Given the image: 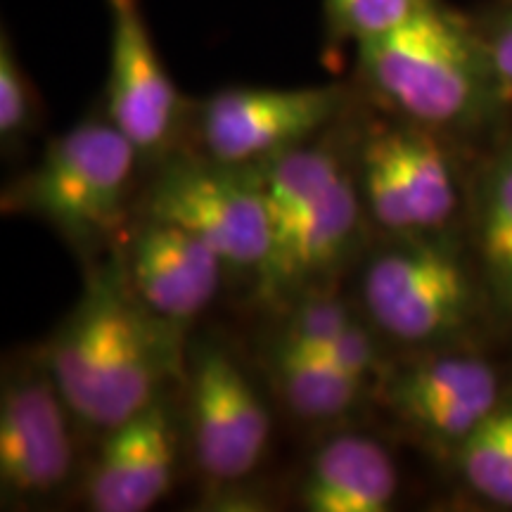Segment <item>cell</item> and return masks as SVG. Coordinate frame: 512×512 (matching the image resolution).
<instances>
[{
	"mask_svg": "<svg viewBox=\"0 0 512 512\" xmlns=\"http://www.w3.org/2000/svg\"><path fill=\"white\" fill-rule=\"evenodd\" d=\"M143 216L188 230L226 268L259 273L271 247L266 207L249 169L209 157L176 159L159 169L145 192Z\"/></svg>",
	"mask_w": 512,
	"mask_h": 512,
	"instance_id": "ba28073f",
	"label": "cell"
},
{
	"mask_svg": "<svg viewBox=\"0 0 512 512\" xmlns=\"http://www.w3.org/2000/svg\"><path fill=\"white\" fill-rule=\"evenodd\" d=\"M328 354L339 368L347 370L366 389H375V384L380 382L384 370L389 368L382 356L380 332L363 318V313L335 339Z\"/></svg>",
	"mask_w": 512,
	"mask_h": 512,
	"instance_id": "7402d4cb",
	"label": "cell"
},
{
	"mask_svg": "<svg viewBox=\"0 0 512 512\" xmlns=\"http://www.w3.org/2000/svg\"><path fill=\"white\" fill-rule=\"evenodd\" d=\"M512 384L470 344L413 351L375 384L382 411L422 448L453 458L463 441L501 406Z\"/></svg>",
	"mask_w": 512,
	"mask_h": 512,
	"instance_id": "8992f818",
	"label": "cell"
},
{
	"mask_svg": "<svg viewBox=\"0 0 512 512\" xmlns=\"http://www.w3.org/2000/svg\"><path fill=\"white\" fill-rule=\"evenodd\" d=\"M38 121H41V98H38L34 81L19 62L8 29H3L0 34V140L5 147L17 145L19 140L36 131Z\"/></svg>",
	"mask_w": 512,
	"mask_h": 512,
	"instance_id": "44dd1931",
	"label": "cell"
},
{
	"mask_svg": "<svg viewBox=\"0 0 512 512\" xmlns=\"http://www.w3.org/2000/svg\"><path fill=\"white\" fill-rule=\"evenodd\" d=\"M174 472V425L159 396L102 434L86 477V505L95 512H145L169 494Z\"/></svg>",
	"mask_w": 512,
	"mask_h": 512,
	"instance_id": "5bb4252c",
	"label": "cell"
},
{
	"mask_svg": "<svg viewBox=\"0 0 512 512\" xmlns=\"http://www.w3.org/2000/svg\"><path fill=\"white\" fill-rule=\"evenodd\" d=\"M439 0H323L328 48L361 46L394 31Z\"/></svg>",
	"mask_w": 512,
	"mask_h": 512,
	"instance_id": "d6986e66",
	"label": "cell"
},
{
	"mask_svg": "<svg viewBox=\"0 0 512 512\" xmlns=\"http://www.w3.org/2000/svg\"><path fill=\"white\" fill-rule=\"evenodd\" d=\"M472 19L512 112V0H494Z\"/></svg>",
	"mask_w": 512,
	"mask_h": 512,
	"instance_id": "603a6c76",
	"label": "cell"
},
{
	"mask_svg": "<svg viewBox=\"0 0 512 512\" xmlns=\"http://www.w3.org/2000/svg\"><path fill=\"white\" fill-rule=\"evenodd\" d=\"M273 384L290 413L306 422H332L354 411L368 392L330 354L273 342L268 354Z\"/></svg>",
	"mask_w": 512,
	"mask_h": 512,
	"instance_id": "e0dca14e",
	"label": "cell"
},
{
	"mask_svg": "<svg viewBox=\"0 0 512 512\" xmlns=\"http://www.w3.org/2000/svg\"><path fill=\"white\" fill-rule=\"evenodd\" d=\"M138 159L110 119H86L60 133L34 169L3 192V211L31 216L72 245L91 247L124 221Z\"/></svg>",
	"mask_w": 512,
	"mask_h": 512,
	"instance_id": "277c9868",
	"label": "cell"
},
{
	"mask_svg": "<svg viewBox=\"0 0 512 512\" xmlns=\"http://www.w3.org/2000/svg\"><path fill=\"white\" fill-rule=\"evenodd\" d=\"M107 10V119L124 133L140 157H159L181 131L188 105L157 53L140 0H107Z\"/></svg>",
	"mask_w": 512,
	"mask_h": 512,
	"instance_id": "7c38bea8",
	"label": "cell"
},
{
	"mask_svg": "<svg viewBox=\"0 0 512 512\" xmlns=\"http://www.w3.org/2000/svg\"><path fill=\"white\" fill-rule=\"evenodd\" d=\"M351 93L344 83L228 86L197 102L192 121L204 157L247 169L323 136L347 114Z\"/></svg>",
	"mask_w": 512,
	"mask_h": 512,
	"instance_id": "52a82bcc",
	"label": "cell"
},
{
	"mask_svg": "<svg viewBox=\"0 0 512 512\" xmlns=\"http://www.w3.org/2000/svg\"><path fill=\"white\" fill-rule=\"evenodd\" d=\"M183 330L145 309L119 261L88 273L41 358L81 427L105 434L145 411L183 368Z\"/></svg>",
	"mask_w": 512,
	"mask_h": 512,
	"instance_id": "6da1fadb",
	"label": "cell"
},
{
	"mask_svg": "<svg viewBox=\"0 0 512 512\" xmlns=\"http://www.w3.org/2000/svg\"><path fill=\"white\" fill-rule=\"evenodd\" d=\"M465 238L494 318L512 323V121L470 174Z\"/></svg>",
	"mask_w": 512,
	"mask_h": 512,
	"instance_id": "9a60e30c",
	"label": "cell"
},
{
	"mask_svg": "<svg viewBox=\"0 0 512 512\" xmlns=\"http://www.w3.org/2000/svg\"><path fill=\"white\" fill-rule=\"evenodd\" d=\"M79 425L41 354L12 361L0 384V496L5 508L55 498L76 467Z\"/></svg>",
	"mask_w": 512,
	"mask_h": 512,
	"instance_id": "9c48e42d",
	"label": "cell"
},
{
	"mask_svg": "<svg viewBox=\"0 0 512 512\" xmlns=\"http://www.w3.org/2000/svg\"><path fill=\"white\" fill-rule=\"evenodd\" d=\"M366 223L354 169L344 164L302 209L271 230L268 256L256 273L261 294L294 302L323 290L361 245Z\"/></svg>",
	"mask_w": 512,
	"mask_h": 512,
	"instance_id": "8fae6325",
	"label": "cell"
},
{
	"mask_svg": "<svg viewBox=\"0 0 512 512\" xmlns=\"http://www.w3.org/2000/svg\"><path fill=\"white\" fill-rule=\"evenodd\" d=\"M382 238L361 268L363 318L384 342L411 351L470 344L494 309L465 233Z\"/></svg>",
	"mask_w": 512,
	"mask_h": 512,
	"instance_id": "3957f363",
	"label": "cell"
},
{
	"mask_svg": "<svg viewBox=\"0 0 512 512\" xmlns=\"http://www.w3.org/2000/svg\"><path fill=\"white\" fill-rule=\"evenodd\" d=\"M354 176L368 221L382 235L460 230L467 214L470 176L456 140L392 114L361 133Z\"/></svg>",
	"mask_w": 512,
	"mask_h": 512,
	"instance_id": "5b68a950",
	"label": "cell"
},
{
	"mask_svg": "<svg viewBox=\"0 0 512 512\" xmlns=\"http://www.w3.org/2000/svg\"><path fill=\"white\" fill-rule=\"evenodd\" d=\"M460 482L486 505L512 510V389L451 458Z\"/></svg>",
	"mask_w": 512,
	"mask_h": 512,
	"instance_id": "ac0fdd59",
	"label": "cell"
},
{
	"mask_svg": "<svg viewBox=\"0 0 512 512\" xmlns=\"http://www.w3.org/2000/svg\"><path fill=\"white\" fill-rule=\"evenodd\" d=\"M188 422L192 456L214 484L249 477L268 451V406L221 347H200L190 358Z\"/></svg>",
	"mask_w": 512,
	"mask_h": 512,
	"instance_id": "30bf717a",
	"label": "cell"
},
{
	"mask_svg": "<svg viewBox=\"0 0 512 512\" xmlns=\"http://www.w3.org/2000/svg\"><path fill=\"white\" fill-rule=\"evenodd\" d=\"M399 494V470L382 441L337 434L313 453L299 486L309 512H387Z\"/></svg>",
	"mask_w": 512,
	"mask_h": 512,
	"instance_id": "2e32d148",
	"label": "cell"
},
{
	"mask_svg": "<svg viewBox=\"0 0 512 512\" xmlns=\"http://www.w3.org/2000/svg\"><path fill=\"white\" fill-rule=\"evenodd\" d=\"M117 261L145 309L181 330L214 302L226 271L200 238L147 216L131 230Z\"/></svg>",
	"mask_w": 512,
	"mask_h": 512,
	"instance_id": "4fadbf2b",
	"label": "cell"
},
{
	"mask_svg": "<svg viewBox=\"0 0 512 512\" xmlns=\"http://www.w3.org/2000/svg\"><path fill=\"white\" fill-rule=\"evenodd\" d=\"M290 304L292 311L287 313L275 342L323 354H328L335 339L361 316L347 299L323 290L302 294Z\"/></svg>",
	"mask_w": 512,
	"mask_h": 512,
	"instance_id": "ffe728a7",
	"label": "cell"
},
{
	"mask_svg": "<svg viewBox=\"0 0 512 512\" xmlns=\"http://www.w3.org/2000/svg\"><path fill=\"white\" fill-rule=\"evenodd\" d=\"M356 86L380 112L456 143L512 121L475 19L446 0L356 46Z\"/></svg>",
	"mask_w": 512,
	"mask_h": 512,
	"instance_id": "7a4b0ae2",
	"label": "cell"
}]
</instances>
